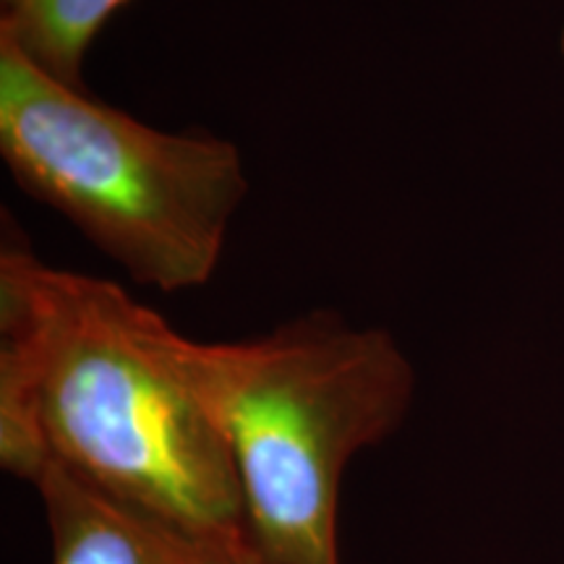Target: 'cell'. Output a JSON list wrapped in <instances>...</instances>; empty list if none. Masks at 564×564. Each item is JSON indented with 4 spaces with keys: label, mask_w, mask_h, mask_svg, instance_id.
<instances>
[{
    "label": "cell",
    "mask_w": 564,
    "mask_h": 564,
    "mask_svg": "<svg viewBox=\"0 0 564 564\" xmlns=\"http://www.w3.org/2000/svg\"><path fill=\"white\" fill-rule=\"evenodd\" d=\"M116 282L0 251V465L61 468L204 533L249 539L228 444Z\"/></svg>",
    "instance_id": "6da1fadb"
},
{
    "label": "cell",
    "mask_w": 564,
    "mask_h": 564,
    "mask_svg": "<svg viewBox=\"0 0 564 564\" xmlns=\"http://www.w3.org/2000/svg\"><path fill=\"white\" fill-rule=\"evenodd\" d=\"M160 348L228 444L253 549L272 564H343L345 470L403 426L415 398L398 337L314 308L238 343L165 322Z\"/></svg>",
    "instance_id": "7a4b0ae2"
},
{
    "label": "cell",
    "mask_w": 564,
    "mask_h": 564,
    "mask_svg": "<svg viewBox=\"0 0 564 564\" xmlns=\"http://www.w3.org/2000/svg\"><path fill=\"white\" fill-rule=\"evenodd\" d=\"M0 154L21 192L160 293L196 291L215 278L249 196L232 141L141 123L47 74L3 34Z\"/></svg>",
    "instance_id": "3957f363"
},
{
    "label": "cell",
    "mask_w": 564,
    "mask_h": 564,
    "mask_svg": "<svg viewBox=\"0 0 564 564\" xmlns=\"http://www.w3.org/2000/svg\"><path fill=\"white\" fill-rule=\"evenodd\" d=\"M51 528L53 564H241L251 539L204 533L61 468L30 481Z\"/></svg>",
    "instance_id": "277c9868"
},
{
    "label": "cell",
    "mask_w": 564,
    "mask_h": 564,
    "mask_svg": "<svg viewBox=\"0 0 564 564\" xmlns=\"http://www.w3.org/2000/svg\"><path fill=\"white\" fill-rule=\"evenodd\" d=\"M126 0H0V34L47 74L82 87L91 42Z\"/></svg>",
    "instance_id": "5b68a950"
},
{
    "label": "cell",
    "mask_w": 564,
    "mask_h": 564,
    "mask_svg": "<svg viewBox=\"0 0 564 564\" xmlns=\"http://www.w3.org/2000/svg\"><path fill=\"white\" fill-rule=\"evenodd\" d=\"M241 564H272L270 560H264L262 554L257 552V549H253V544H251V549L249 552H246V556H243V562Z\"/></svg>",
    "instance_id": "8992f818"
},
{
    "label": "cell",
    "mask_w": 564,
    "mask_h": 564,
    "mask_svg": "<svg viewBox=\"0 0 564 564\" xmlns=\"http://www.w3.org/2000/svg\"><path fill=\"white\" fill-rule=\"evenodd\" d=\"M560 47H562V55H564V26H562V40H560Z\"/></svg>",
    "instance_id": "52a82bcc"
}]
</instances>
